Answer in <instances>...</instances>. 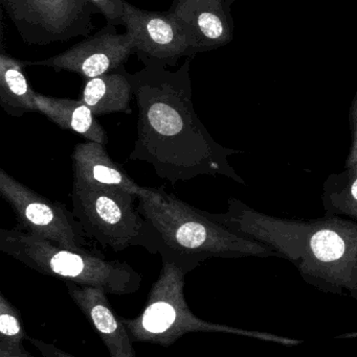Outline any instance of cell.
Masks as SVG:
<instances>
[{"instance_id":"obj_23","label":"cell","mask_w":357,"mask_h":357,"mask_svg":"<svg viewBox=\"0 0 357 357\" xmlns=\"http://www.w3.org/2000/svg\"><path fill=\"white\" fill-rule=\"evenodd\" d=\"M349 295H350V297L354 298V299H356L357 301V287H356V289H354V291H352V293H350Z\"/></svg>"},{"instance_id":"obj_13","label":"cell","mask_w":357,"mask_h":357,"mask_svg":"<svg viewBox=\"0 0 357 357\" xmlns=\"http://www.w3.org/2000/svg\"><path fill=\"white\" fill-rule=\"evenodd\" d=\"M73 182L94 187L121 189L134 197H146L151 187H143L129 177L125 169L109 156L104 146L98 142H82L71 154Z\"/></svg>"},{"instance_id":"obj_2","label":"cell","mask_w":357,"mask_h":357,"mask_svg":"<svg viewBox=\"0 0 357 357\" xmlns=\"http://www.w3.org/2000/svg\"><path fill=\"white\" fill-rule=\"evenodd\" d=\"M203 212L293 262L303 280L316 289L337 295L356 289L357 222L335 215L316 220L276 218L233 197L224 213Z\"/></svg>"},{"instance_id":"obj_19","label":"cell","mask_w":357,"mask_h":357,"mask_svg":"<svg viewBox=\"0 0 357 357\" xmlns=\"http://www.w3.org/2000/svg\"><path fill=\"white\" fill-rule=\"evenodd\" d=\"M99 14L104 16L109 24L123 25L124 1L125 0H89Z\"/></svg>"},{"instance_id":"obj_5","label":"cell","mask_w":357,"mask_h":357,"mask_svg":"<svg viewBox=\"0 0 357 357\" xmlns=\"http://www.w3.org/2000/svg\"><path fill=\"white\" fill-rule=\"evenodd\" d=\"M186 276V273L177 264L163 260V268L149 291L143 312L136 318L119 317L133 341L170 347L188 333H228L272 342L286 347L304 343L300 340L270 333L245 331L199 319L191 312L184 297Z\"/></svg>"},{"instance_id":"obj_16","label":"cell","mask_w":357,"mask_h":357,"mask_svg":"<svg viewBox=\"0 0 357 357\" xmlns=\"http://www.w3.org/2000/svg\"><path fill=\"white\" fill-rule=\"evenodd\" d=\"M1 29L0 54V105L6 114L21 117L29 112H39L36 105L37 92L31 89L24 73V61L17 60L6 52Z\"/></svg>"},{"instance_id":"obj_22","label":"cell","mask_w":357,"mask_h":357,"mask_svg":"<svg viewBox=\"0 0 357 357\" xmlns=\"http://www.w3.org/2000/svg\"><path fill=\"white\" fill-rule=\"evenodd\" d=\"M0 357H35L27 351L23 347L17 349H3L0 348Z\"/></svg>"},{"instance_id":"obj_11","label":"cell","mask_w":357,"mask_h":357,"mask_svg":"<svg viewBox=\"0 0 357 357\" xmlns=\"http://www.w3.org/2000/svg\"><path fill=\"white\" fill-rule=\"evenodd\" d=\"M169 12L182 25L195 56L222 47L234 37L226 0H174Z\"/></svg>"},{"instance_id":"obj_24","label":"cell","mask_w":357,"mask_h":357,"mask_svg":"<svg viewBox=\"0 0 357 357\" xmlns=\"http://www.w3.org/2000/svg\"><path fill=\"white\" fill-rule=\"evenodd\" d=\"M235 1H237V0H226V3H228V6L231 8V6H232Z\"/></svg>"},{"instance_id":"obj_8","label":"cell","mask_w":357,"mask_h":357,"mask_svg":"<svg viewBox=\"0 0 357 357\" xmlns=\"http://www.w3.org/2000/svg\"><path fill=\"white\" fill-rule=\"evenodd\" d=\"M0 195L12 207L19 228L65 249L86 252L87 236L73 211L52 202L0 169Z\"/></svg>"},{"instance_id":"obj_1","label":"cell","mask_w":357,"mask_h":357,"mask_svg":"<svg viewBox=\"0 0 357 357\" xmlns=\"http://www.w3.org/2000/svg\"><path fill=\"white\" fill-rule=\"evenodd\" d=\"M193 59L174 71L152 64L131 73L138 121L129 160L149 163L157 177L173 185L201 176H224L245 185L228 161L240 152L216 142L197 116Z\"/></svg>"},{"instance_id":"obj_15","label":"cell","mask_w":357,"mask_h":357,"mask_svg":"<svg viewBox=\"0 0 357 357\" xmlns=\"http://www.w3.org/2000/svg\"><path fill=\"white\" fill-rule=\"evenodd\" d=\"M36 105L39 113L62 129L79 134L88 142L107 144L106 132L96 121L89 108L81 100L58 98L36 93Z\"/></svg>"},{"instance_id":"obj_17","label":"cell","mask_w":357,"mask_h":357,"mask_svg":"<svg viewBox=\"0 0 357 357\" xmlns=\"http://www.w3.org/2000/svg\"><path fill=\"white\" fill-rule=\"evenodd\" d=\"M322 201L326 215H344L357 220V163L343 173L329 176Z\"/></svg>"},{"instance_id":"obj_14","label":"cell","mask_w":357,"mask_h":357,"mask_svg":"<svg viewBox=\"0 0 357 357\" xmlns=\"http://www.w3.org/2000/svg\"><path fill=\"white\" fill-rule=\"evenodd\" d=\"M133 96L131 73L125 66L94 79H85L79 100L94 113V116L129 113Z\"/></svg>"},{"instance_id":"obj_21","label":"cell","mask_w":357,"mask_h":357,"mask_svg":"<svg viewBox=\"0 0 357 357\" xmlns=\"http://www.w3.org/2000/svg\"><path fill=\"white\" fill-rule=\"evenodd\" d=\"M27 341L43 357H79L73 356L61 348L56 347L52 344L42 341V340L27 337Z\"/></svg>"},{"instance_id":"obj_6","label":"cell","mask_w":357,"mask_h":357,"mask_svg":"<svg viewBox=\"0 0 357 357\" xmlns=\"http://www.w3.org/2000/svg\"><path fill=\"white\" fill-rule=\"evenodd\" d=\"M136 199L121 189L78 182L71 191L73 212L86 236L115 252L136 245L146 249L148 229L134 206Z\"/></svg>"},{"instance_id":"obj_20","label":"cell","mask_w":357,"mask_h":357,"mask_svg":"<svg viewBox=\"0 0 357 357\" xmlns=\"http://www.w3.org/2000/svg\"><path fill=\"white\" fill-rule=\"evenodd\" d=\"M349 123L351 127L352 142L346 159L345 169H349L357 163V91L350 108Z\"/></svg>"},{"instance_id":"obj_10","label":"cell","mask_w":357,"mask_h":357,"mask_svg":"<svg viewBox=\"0 0 357 357\" xmlns=\"http://www.w3.org/2000/svg\"><path fill=\"white\" fill-rule=\"evenodd\" d=\"M134 54L136 46L129 33H119L115 25L107 23L100 31L65 52L43 60L24 61V64L50 67L57 73H77L85 81L125 66L129 56Z\"/></svg>"},{"instance_id":"obj_7","label":"cell","mask_w":357,"mask_h":357,"mask_svg":"<svg viewBox=\"0 0 357 357\" xmlns=\"http://www.w3.org/2000/svg\"><path fill=\"white\" fill-rule=\"evenodd\" d=\"M27 45L64 43L78 37H88L99 14L89 0H0Z\"/></svg>"},{"instance_id":"obj_18","label":"cell","mask_w":357,"mask_h":357,"mask_svg":"<svg viewBox=\"0 0 357 357\" xmlns=\"http://www.w3.org/2000/svg\"><path fill=\"white\" fill-rule=\"evenodd\" d=\"M18 310L0 293V348L17 349L27 339Z\"/></svg>"},{"instance_id":"obj_3","label":"cell","mask_w":357,"mask_h":357,"mask_svg":"<svg viewBox=\"0 0 357 357\" xmlns=\"http://www.w3.org/2000/svg\"><path fill=\"white\" fill-rule=\"evenodd\" d=\"M138 199L148 229L147 251L174 262L187 275L209 258L280 257L268 245L236 234L163 187H151L148 195Z\"/></svg>"},{"instance_id":"obj_9","label":"cell","mask_w":357,"mask_h":357,"mask_svg":"<svg viewBox=\"0 0 357 357\" xmlns=\"http://www.w3.org/2000/svg\"><path fill=\"white\" fill-rule=\"evenodd\" d=\"M123 25L131 36L136 54L148 65L174 67L182 58H194L186 33L168 12H149L124 1Z\"/></svg>"},{"instance_id":"obj_12","label":"cell","mask_w":357,"mask_h":357,"mask_svg":"<svg viewBox=\"0 0 357 357\" xmlns=\"http://www.w3.org/2000/svg\"><path fill=\"white\" fill-rule=\"evenodd\" d=\"M66 289L73 303L92 323L99 337L106 346L108 357H138L133 340L113 312L104 289L66 282Z\"/></svg>"},{"instance_id":"obj_4","label":"cell","mask_w":357,"mask_h":357,"mask_svg":"<svg viewBox=\"0 0 357 357\" xmlns=\"http://www.w3.org/2000/svg\"><path fill=\"white\" fill-rule=\"evenodd\" d=\"M0 251L40 274L99 287L108 295H132L142 287V274L127 262L108 260L92 251L65 249L19 227L0 230Z\"/></svg>"}]
</instances>
